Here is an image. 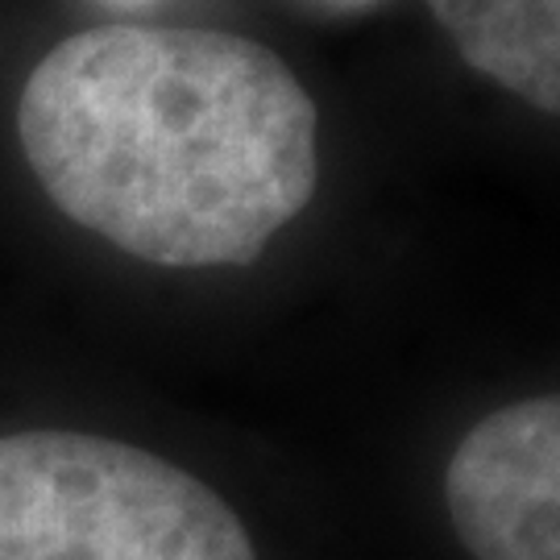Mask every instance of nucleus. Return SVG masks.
Here are the masks:
<instances>
[{
	"mask_svg": "<svg viewBox=\"0 0 560 560\" xmlns=\"http://www.w3.org/2000/svg\"><path fill=\"white\" fill-rule=\"evenodd\" d=\"M18 138L75 224L154 266H245L316 191V104L224 30L101 25L25 80Z\"/></svg>",
	"mask_w": 560,
	"mask_h": 560,
	"instance_id": "obj_1",
	"label": "nucleus"
},
{
	"mask_svg": "<svg viewBox=\"0 0 560 560\" xmlns=\"http://www.w3.org/2000/svg\"><path fill=\"white\" fill-rule=\"evenodd\" d=\"M0 560H258L221 490L141 444L25 428L0 436Z\"/></svg>",
	"mask_w": 560,
	"mask_h": 560,
	"instance_id": "obj_2",
	"label": "nucleus"
},
{
	"mask_svg": "<svg viewBox=\"0 0 560 560\" xmlns=\"http://www.w3.org/2000/svg\"><path fill=\"white\" fill-rule=\"evenodd\" d=\"M444 511L469 560H560V402L481 416L444 465Z\"/></svg>",
	"mask_w": 560,
	"mask_h": 560,
	"instance_id": "obj_3",
	"label": "nucleus"
},
{
	"mask_svg": "<svg viewBox=\"0 0 560 560\" xmlns=\"http://www.w3.org/2000/svg\"><path fill=\"white\" fill-rule=\"evenodd\" d=\"M460 59L540 113L560 108V0H428Z\"/></svg>",
	"mask_w": 560,
	"mask_h": 560,
	"instance_id": "obj_4",
	"label": "nucleus"
}]
</instances>
